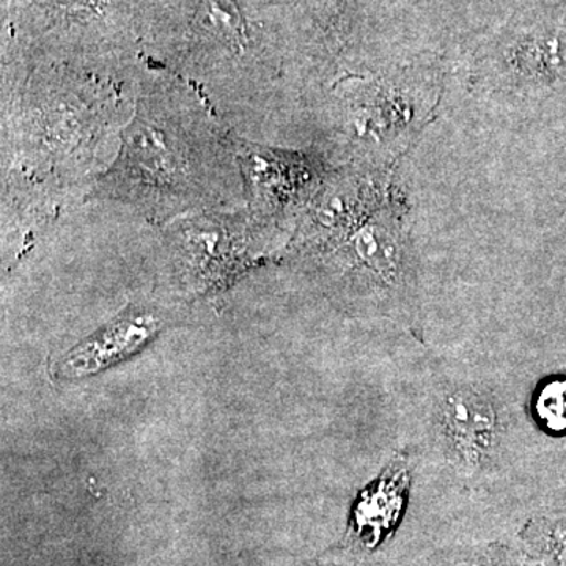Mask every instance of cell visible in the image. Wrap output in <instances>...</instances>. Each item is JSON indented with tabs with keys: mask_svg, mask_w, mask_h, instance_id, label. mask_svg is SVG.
Segmentation results:
<instances>
[{
	"mask_svg": "<svg viewBox=\"0 0 566 566\" xmlns=\"http://www.w3.org/2000/svg\"><path fill=\"white\" fill-rule=\"evenodd\" d=\"M85 200L153 227L192 212L243 208L234 133L192 84L140 55L132 118Z\"/></svg>",
	"mask_w": 566,
	"mask_h": 566,
	"instance_id": "cell-1",
	"label": "cell"
},
{
	"mask_svg": "<svg viewBox=\"0 0 566 566\" xmlns=\"http://www.w3.org/2000/svg\"><path fill=\"white\" fill-rule=\"evenodd\" d=\"M139 65L109 71L9 63L2 77V172L91 192L132 118Z\"/></svg>",
	"mask_w": 566,
	"mask_h": 566,
	"instance_id": "cell-2",
	"label": "cell"
},
{
	"mask_svg": "<svg viewBox=\"0 0 566 566\" xmlns=\"http://www.w3.org/2000/svg\"><path fill=\"white\" fill-rule=\"evenodd\" d=\"M381 172L334 169L286 249L346 308L417 327L415 260L397 216L379 202Z\"/></svg>",
	"mask_w": 566,
	"mask_h": 566,
	"instance_id": "cell-3",
	"label": "cell"
},
{
	"mask_svg": "<svg viewBox=\"0 0 566 566\" xmlns=\"http://www.w3.org/2000/svg\"><path fill=\"white\" fill-rule=\"evenodd\" d=\"M181 292L208 293L292 238L253 218L248 208L192 212L158 227Z\"/></svg>",
	"mask_w": 566,
	"mask_h": 566,
	"instance_id": "cell-4",
	"label": "cell"
},
{
	"mask_svg": "<svg viewBox=\"0 0 566 566\" xmlns=\"http://www.w3.org/2000/svg\"><path fill=\"white\" fill-rule=\"evenodd\" d=\"M245 208L264 226L292 238L335 167L304 148L281 147L234 134ZM292 243V241H290Z\"/></svg>",
	"mask_w": 566,
	"mask_h": 566,
	"instance_id": "cell-5",
	"label": "cell"
},
{
	"mask_svg": "<svg viewBox=\"0 0 566 566\" xmlns=\"http://www.w3.org/2000/svg\"><path fill=\"white\" fill-rule=\"evenodd\" d=\"M566 74V29L534 28L495 44L469 69L464 88L494 111L515 114L542 98Z\"/></svg>",
	"mask_w": 566,
	"mask_h": 566,
	"instance_id": "cell-6",
	"label": "cell"
},
{
	"mask_svg": "<svg viewBox=\"0 0 566 566\" xmlns=\"http://www.w3.org/2000/svg\"><path fill=\"white\" fill-rule=\"evenodd\" d=\"M436 427L446 460L464 476L493 463L501 442V412L493 395L474 385L447 387L436 408Z\"/></svg>",
	"mask_w": 566,
	"mask_h": 566,
	"instance_id": "cell-7",
	"label": "cell"
},
{
	"mask_svg": "<svg viewBox=\"0 0 566 566\" xmlns=\"http://www.w3.org/2000/svg\"><path fill=\"white\" fill-rule=\"evenodd\" d=\"M166 318L167 312L159 305H132L71 349L59 364L61 375L96 374L132 356L163 329Z\"/></svg>",
	"mask_w": 566,
	"mask_h": 566,
	"instance_id": "cell-8",
	"label": "cell"
},
{
	"mask_svg": "<svg viewBox=\"0 0 566 566\" xmlns=\"http://www.w3.org/2000/svg\"><path fill=\"white\" fill-rule=\"evenodd\" d=\"M412 485L411 464L403 452H397L381 474L365 488L357 501V523L370 528L374 538L389 534L405 512Z\"/></svg>",
	"mask_w": 566,
	"mask_h": 566,
	"instance_id": "cell-9",
	"label": "cell"
},
{
	"mask_svg": "<svg viewBox=\"0 0 566 566\" xmlns=\"http://www.w3.org/2000/svg\"><path fill=\"white\" fill-rule=\"evenodd\" d=\"M532 420L551 436L566 434V376H549L535 387L528 405Z\"/></svg>",
	"mask_w": 566,
	"mask_h": 566,
	"instance_id": "cell-10",
	"label": "cell"
},
{
	"mask_svg": "<svg viewBox=\"0 0 566 566\" xmlns=\"http://www.w3.org/2000/svg\"><path fill=\"white\" fill-rule=\"evenodd\" d=\"M527 545L545 566H566V520H539L528 528Z\"/></svg>",
	"mask_w": 566,
	"mask_h": 566,
	"instance_id": "cell-11",
	"label": "cell"
},
{
	"mask_svg": "<svg viewBox=\"0 0 566 566\" xmlns=\"http://www.w3.org/2000/svg\"><path fill=\"white\" fill-rule=\"evenodd\" d=\"M114 0H41L46 17L63 28L103 21Z\"/></svg>",
	"mask_w": 566,
	"mask_h": 566,
	"instance_id": "cell-12",
	"label": "cell"
},
{
	"mask_svg": "<svg viewBox=\"0 0 566 566\" xmlns=\"http://www.w3.org/2000/svg\"><path fill=\"white\" fill-rule=\"evenodd\" d=\"M352 566H364V565H352Z\"/></svg>",
	"mask_w": 566,
	"mask_h": 566,
	"instance_id": "cell-13",
	"label": "cell"
}]
</instances>
